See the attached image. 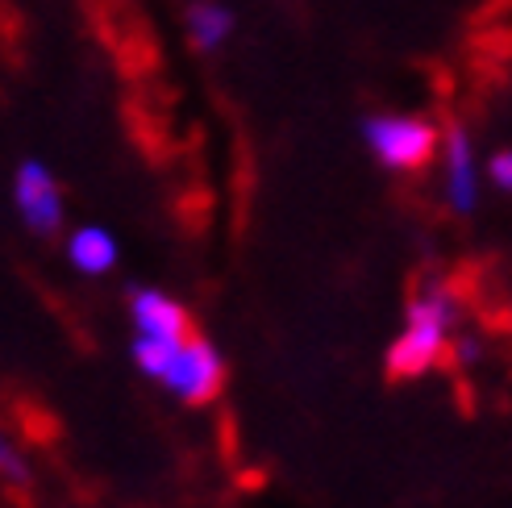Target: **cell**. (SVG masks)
I'll use <instances>...</instances> for the list:
<instances>
[{
  "label": "cell",
  "instance_id": "6da1fadb",
  "mask_svg": "<svg viewBox=\"0 0 512 508\" xmlns=\"http://www.w3.org/2000/svg\"><path fill=\"white\" fill-rule=\"evenodd\" d=\"M454 325H458V296L446 284H438V279L421 284L417 296L408 300L404 334L388 350V375L417 379L429 367H438V359L454 338Z\"/></svg>",
  "mask_w": 512,
  "mask_h": 508
},
{
  "label": "cell",
  "instance_id": "7a4b0ae2",
  "mask_svg": "<svg viewBox=\"0 0 512 508\" xmlns=\"http://www.w3.org/2000/svg\"><path fill=\"white\" fill-rule=\"evenodd\" d=\"M363 142L379 167L388 171H421L438 155L442 130L417 113H375L363 121Z\"/></svg>",
  "mask_w": 512,
  "mask_h": 508
},
{
  "label": "cell",
  "instance_id": "3957f363",
  "mask_svg": "<svg viewBox=\"0 0 512 508\" xmlns=\"http://www.w3.org/2000/svg\"><path fill=\"white\" fill-rule=\"evenodd\" d=\"M159 384L184 404H209L217 400V392L225 388V359L221 350L200 338V334H188L184 342L175 346L167 371L159 375Z\"/></svg>",
  "mask_w": 512,
  "mask_h": 508
},
{
  "label": "cell",
  "instance_id": "277c9868",
  "mask_svg": "<svg viewBox=\"0 0 512 508\" xmlns=\"http://www.w3.org/2000/svg\"><path fill=\"white\" fill-rule=\"evenodd\" d=\"M13 205L25 221V230L38 234V238H55L63 230V192L59 180L50 175L46 163L38 159H25L13 175Z\"/></svg>",
  "mask_w": 512,
  "mask_h": 508
},
{
  "label": "cell",
  "instance_id": "5b68a950",
  "mask_svg": "<svg viewBox=\"0 0 512 508\" xmlns=\"http://www.w3.org/2000/svg\"><path fill=\"white\" fill-rule=\"evenodd\" d=\"M442 196L450 213L471 217L479 205V163H475V142L467 134V125H450L442 134Z\"/></svg>",
  "mask_w": 512,
  "mask_h": 508
},
{
  "label": "cell",
  "instance_id": "8992f818",
  "mask_svg": "<svg viewBox=\"0 0 512 508\" xmlns=\"http://www.w3.org/2000/svg\"><path fill=\"white\" fill-rule=\"evenodd\" d=\"M130 321H134V334H142V338L184 342V338L192 334L184 304L171 300V296L159 292V288H134V292H130Z\"/></svg>",
  "mask_w": 512,
  "mask_h": 508
},
{
  "label": "cell",
  "instance_id": "52a82bcc",
  "mask_svg": "<svg viewBox=\"0 0 512 508\" xmlns=\"http://www.w3.org/2000/svg\"><path fill=\"white\" fill-rule=\"evenodd\" d=\"M184 30H188L192 50L217 55V50L229 42V34H234V13H229L221 0H192L188 13H184Z\"/></svg>",
  "mask_w": 512,
  "mask_h": 508
},
{
  "label": "cell",
  "instance_id": "ba28073f",
  "mask_svg": "<svg viewBox=\"0 0 512 508\" xmlns=\"http://www.w3.org/2000/svg\"><path fill=\"white\" fill-rule=\"evenodd\" d=\"M67 259L80 275H109L117 267V238L100 225H80L67 238Z\"/></svg>",
  "mask_w": 512,
  "mask_h": 508
},
{
  "label": "cell",
  "instance_id": "9c48e42d",
  "mask_svg": "<svg viewBox=\"0 0 512 508\" xmlns=\"http://www.w3.org/2000/svg\"><path fill=\"white\" fill-rule=\"evenodd\" d=\"M0 479H9V484L25 488L30 484V463H25V454L0 434Z\"/></svg>",
  "mask_w": 512,
  "mask_h": 508
},
{
  "label": "cell",
  "instance_id": "30bf717a",
  "mask_svg": "<svg viewBox=\"0 0 512 508\" xmlns=\"http://www.w3.org/2000/svg\"><path fill=\"white\" fill-rule=\"evenodd\" d=\"M488 180L500 192H512V150H496V155L488 159Z\"/></svg>",
  "mask_w": 512,
  "mask_h": 508
},
{
  "label": "cell",
  "instance_id": "8fae6325",
  "mask_svg": "<svg viewBox=\"0 0 512 508\" xmlns=\"http://www.w3.org/2000/svg\"><path fill=\"white\" fill-rule=\"evenodd\" d=\"M454 354H458V363H463V367H471L479 359V342L475 338H458L454 342Z\"/></svg>",
  "mask_w": 512,
  "mask_h": 508
}]
</instances>
